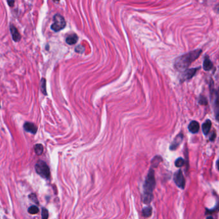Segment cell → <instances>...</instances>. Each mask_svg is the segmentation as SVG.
Segmentation results:
<instances>
[{
	"label": "cell",
	"mask_w": 219,
	"mask_h": 219,
	"mask_svg": "<svg viewBox=\"0 0 219 219\" xmlns=\"http://www.w3.org/2000/svg\"><path fill=\"white\" fill-rule=\"evenodd\" d=\"M29 198H30V199L31 200V201L32 202H33L36 203V204H39V201H38V200H37V196H36V195L35 194H30L29 195Z\"/></svg>",
	"instance_id": "obj_20"
},
{
	"label": "cell",
	"mask_w": 219,
	"mask_h": 219,
	"mask_svg": "<svg viewBox=\"0 0 219 219\" xmlns=\"http://www.w3.org/2000/svg\"><path fill=\"white\" fill-rule=\"evenodd\" d=\"M173 180H174L177 186L180 188L181 189H184L185 187V179L183 172L181 170L175 173Z\"/></svg>",
	"instance_id": "obj_5"
},
{
	"label": "cell",
	"mask_w": 219,
	"mask_h": 219,
	"mask_svg": "<svg viewBox=\"0 0 219 219\" xmlns=\"http://www.w3.org/2000/svg\"><path fill=\"white\" fill-rule=\"evenodd\" d=\"M188 129L191 132V133L195 134L198 133V131H199V124L196 121H193L191 122L189 125H188Z\"/></svg>",
	"instance_id": "obj_10"
},
{
	"label": "cell",
	"mask_w": 219,
	"mask_h": 219,
	"mask_svg": "<svg viewBox=\"0 0 219 219\" xmlns=\"http://www.w3.org/2000/svg\"><path fill=\"white\" fill-rule=\"evenodd\" d=\"M36 171L37 174L44 179H49L50 177V170L47 164L43 161H38L35 166Z\"/></svg>",
	"instance_id": "obj_3"
},
{
	"label": "cell",
	"mask_w": 219,
	"mask_h": 219,
	"mask_svg": "<svg viewBox=\"0 0 219 219\" xmlns=\"http://www.w3.org/2000/svg\"><path fill=\"white\" fill-rule=\"evenodd\" d=\"M155 186H156V179H155L154 171L153 169L150 168L143 186V202L145 204H149L152 201L153 191Z\"/></svg>",
	"instance_id": "obj_1"
},
{
	"label": "cell",
	"mask_w": 219,
	"mask_h": 219,
	"mask_svg": "<svg viewBox=\"0 0 219 219\" xmlns=\"http://www.w3.org/2000/svg\"><path fill=\"white\" fill-rule=\"evenodd\" d=\"M219 211V202H218L217 206H215L214 208L211 209V210H207V213H213V212H216V211Z\"/></svg>",
	"instance_id": "obj_23"
},
{
	"label": "cell",
	"mask_w": 219,
	"mask_h": 219,
	"mask_svg": "<svg viewBox=\"0 0 219 219\" xmlns=\"http://www.w3.org/2000/svg\"><path fill=\"white\" fill-rule=\"evenodd\" d=\"M49 217L48 211L46 208L42 209V219H48Z\"/></svg>",
	"instance_id": "obj_21"
},
{
	"label": "cell",
	"mask_w": 219,
	"mask_h": 219,
	"mask_svg": "<svg viewBox=\"0 0 219 219\" xmlns=\"http://www.w3.org/2000/svg\"><path fill=\"white\" fill-rule=\"evenodd\" d=\"M28 213L30 214L36 215V214H37L39 213V210L36 206H30L29 207L28 210Z\"/></svg>",
	"instance_id": "obj_16"
},
{
	"label": "cell",
	"mask_w": 219,
	"mask_h": 219,
	"mask_svg": "<svg viewBox=\"0 0 219 219\" xmlns=\"http://www.w3.org/2000/svg\"><path fill=\"white\" fill-rule=\"evenodd\" d=\"M201 53L202 50L199 49V50L191 51L188 53V54L181 56L180 57L177 59L175 60V67L178 70L183 72V71L186 70L187 67L191 65L192 62H194V60L199 57L200 55L201 54Z\"/></svg>",
	"instance_id": "obj_2"
},
{
	"label": "cell",
	"mask_w": 219,
	"mask_h": 219,
	"mask_svg": "<svg viewBox=\"0 0 219 219\" xmlns=\"http://www.w3.org/2000/svg\"><path fill=\"white\" fill-rule=\"evenodd\" d=\"M211 127V122L210 120H206V122L202 124V126L203 133L205 135L208 134V133L210 131Z\"/></svg>",
	"instance_id": "obj_12"
},
{
	"label": "cell",
	"mask_w": 219,
	"mask_h": 219,
	"mask_svg": "<svg viewBox=\"0 0 219 219\" xmlns=\"http://www.w3.org/2000/svg\"><path fill=\"white\" fill-rule=\"evenodd\" d=\"M152 207H145V208L143 209V211H142L143 216L145 217H150L151 215H152Z\"/></svg>",
	"instance_id": "obj_14"
},
{
	"label": "cell",
	"mask_w": 219,
	"mask_h": 219,
	"mask_svg": "<svg viewBox=\"0 0 219 219\" xmlns=\"http://www.w3.org/2000/svg\"><path fill=\"white\" fill-rule=\"evenodd\" d=\"M198 70V68H193L190 70H186V71H183L182 74L181 75V81H184L186 80H189L191 78L194 76V75L196 73V71Z\"/></svg>",
	"instance_id": "obj_6"
},
{
	"label": "cell",
	"mask_w": 219,
	"mask_h": 219,
	"mask_svg": "<svg viewBox=\"0 0 219 219\" xmlns=\"http://www.w3.org/2000/svg\"><path fill=\"white\" fill-rule=\"evenodd\" d=\"M217 167L218 170H219V160H218L217 162Z\"/></svg>",
	"instance_id": "obj_26"
},
{
	"label": "cell",
	"mask_w": 219,
	"mask_h": 219,
	"mask_svg": "<svg viewBox=\"0 0 219 219\" xmlns=\"http://www.w3.org/2000/svg\"><path fill=\"white\" fill-rule=\"evenodd\" d=\"M206 219H213V218L211 217H207Z\"/></svg>",
	"instance_id": "obj_27"
},
{
	"label": "cell",
	"mask_w": 219,
	"mask_h": 219,
	"mask_svg": "<svg viewBox=\"0 0 219 219\" xmlns=\"http://www.w3.org/2000/svg\"><path fill=\"white\" fill-rule=\"evenodd\" d=\"M10 32L11 34H12V39L14 41H20L21 39V36L19 33L17 29L15 27L14 25H10Z\"/></svg>",
	"instance_id": "obj_9"
},
{
	"label": "cell",
	"mask_w": 219,
	"mask_h": 219,
	"mask_svg": "<svg viewBox=\"0 0 219 219\" xmlns=\"http://www.w3.org/2000/svg\"><path fill=\"white\" fill-rule=\"evenodd\" d=\"M41 90L44 95H46V80L44 78H42L41 80Z\"/></svg>",
	"instance_id": "obj_17"
},
{
	"label": "cell",
	"mask_w": 219,
	"mask_h": 219,
	"mask_svg": "<svg viewBox=\"0 0 219 219\" xmlns=\"http://www.w3.org/2000/svg\"><path fill=\"white\" fill-rule=\"evenodd\" d=\"M183 134L182 133H180L174 139V140L172 141L170 146V149L171 150H176L177 147L180 145L181 142L183 141Z\"/></svg>",
	"instance_id": "obj_7"
},
{
	"label": "cell",
	"mask_w": 219,
	"mask_h": 219,
	"mask_svg": "<svg viewBox=\"0 0 219 219\" xmlns=\"http://www.w3.org/2000/svg\"><path fill=\"white\" fill-rule=\"evenodd\" d=\"M199 102L200 104L202 105H206L207 102L206 98L204 96H200L199 99Z\"/></svg>",
	"instance_id": "obj_22"
},
{
	"label": "cell",
	"mask_w": 219,
	"mask_h": 219,
	"mask_svg": "<svg viewBox=\"0 0 219 219\" xmlns=\"http://www.w3.org/2000/svg\"><path fill=\"white\" fill-rule=\"evenodd\" d=\"M7 2H8V3H9V5L10 6H13V4H14V1H7Z\"/></svg>",
	"instance_id": "obj_25"
},
{
	"label": "cell",
	"mask_w": 219,
	"mask_h": 219,
	"mask_svg": "<svg viewBox=\"0 0 219 219\" xmlns=\"http://www.w3.org/2000/svg\"><path fill=\"white\" fill-rule=\"evenodd\" d=\"M213 67V63L211 62L209 57H206L203 62V68L205 71H210Z\"/></svg>",
	"instance_id": "obj_13"
},
{
	"label": "cell",
	"mask_w": 219,
	"mask_h": 219,
	"mask_svg": "<svg viewBox=\"0 0 219 219\" xmlns=\"http://www.w3.org/2000/svg\"><path fill=\"white\" fill-rule=\"evenodd\" d=\"M84 50H85L84 46H83L81 44L78 45V46L75 48V51L79 53V54H82V53L84 51Z\"/></svg>",
	"instance_id": "obj_19"
},
{
	"label": "cell",
	"mask_w": 219,
	"mask_h": 219,
	"mask_svg": "<svg viewBox=\"0 0 219 219\" xmlns=\"http://www.w3.org/2000/svg\"><path fill=\"white\" fill-rule=\"evenodd\" d=\"M44 148L41 144H37L34 146V151L37 156H41L43 153Z\"/></svg>",
	"instance_id": "obj_15"
},
{
	"label": "cell",
	"mask_w": 219,
	"mask_h": 219,
	"mask_svg": "<svg viewBox=\"0 0 219 219\" xmlns=\"http://www.w3.org/2000/svg\"><path fill=\"white\" fill-rule=\"evenodd\" d=\"M54 23L51 26V28L55 32H59L66 26V22L65 18L60 14H57L53 18Z\"/></svg>",
	"instance_id": "obj_4"
},
{
	"label": "cell",
	"mask_w": 219,
	"mask_h": 219,
	"mask_svg": "<svg viewBox=\"0 0 219 219\" xmlns=\"http://www.w3.org/2000/svg\"><path fill=\"white\" fill-rule=\"evenodd\" d=\"M78 40V36L75 33H71L70 35H68L66 38V42L70 44V45H73L77 43Z\"/></svg>",
	"instance_id": "obj_11"
},
{
	"label": "cell",
	"mask_w": 219,
	"mask_h": 219,
	"mask_svg": "<svg viewBox=\"0 0 219 219\" xmlns=\"http://www.w3.org/2000/svg\"><path fill=\"white\" fill-rule=\"evenodd\" d=\"M24 129L32 134H36L37 133V128L34 124L31 122H25L24 125Z\"/></svg>",
	"instance_id": "obj_8"
},
{
	"label": "cell",
	"mask_w": 219,
	"mask_h": 219,
	"mask_svg": "<svg viewBox=\"0 0 219 219\" xmlns=\"http://www.w3.org/2000/svg\"><path fill=\"white\" fill-rule=\"evenodd\" d=\"M184 161L183 158H181V157L178 158V159H177L175 162V165L177 167H179V168L182 167L184 165Z\"/></svg>",
	"instance_id": "obj_18"
},
{
	"label": "cell",
	"mask_w": 219,
	"mask_h": 219,
	"mask_svg": "<svg viewBox=\"0 0 219 219\" xmlns=\"http://www.w3.org/2000/svg\"><path fill=\"white\" fill-rule=\"evenodd\" d=\"M215 138H216V133H215V131H213V132H212V133H211V135H210V141H214Z\"/></svg>",
	"instance_id": "obj_24"
}]
</instances>
